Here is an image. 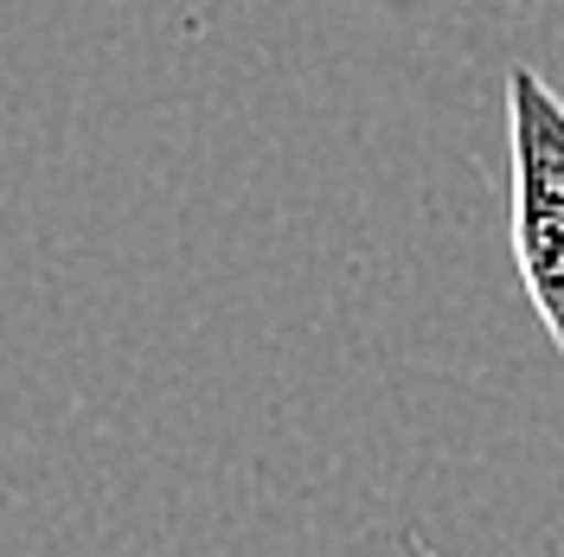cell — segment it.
<instances>
[{"label": "cell", "instance_id": "1", "mask_svg": "<svg viewBox=\"0 0 564 557\" xmlns=\"http://www.w3.org/2000/svg\"><path fill=\"white\" fill-rule=\"evenodd\" d=\"M513 148V263L552 347L564 352V97L532 65L507 70Z\"/></svg>", "mask_w": 564, "mask_h": 557}]
</instances>
